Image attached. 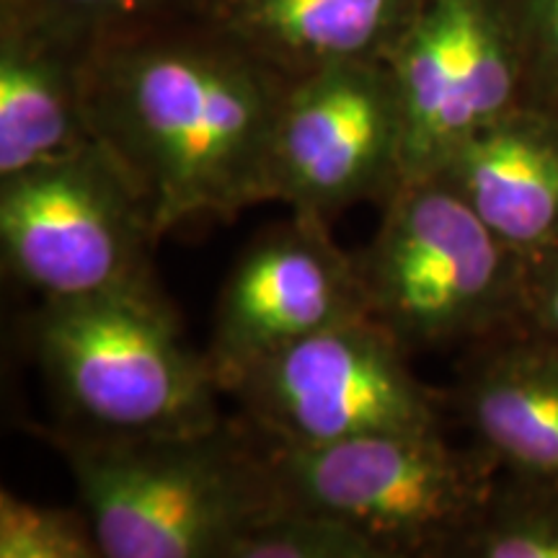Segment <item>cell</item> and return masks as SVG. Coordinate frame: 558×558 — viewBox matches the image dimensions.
Masks as SVG:
<instances>
[{
    "instance_id": "cell-1",
    "label": "cell",
    "mask_w": 558,
    "mask_h": 558,
    "mask_svg": "<svg viewBox=\"0 0 558 558\" xmlns=\"http://www.w3.org/2000/svg\"><path fill=\"white\" fill-rule=\"evenodd\" d=\"M288 86L205 13H184L96 41L88 122L160 241L269 202V148Z\"/></svg>"
},
{
    "instance_id": "cell-2",
    "label": "cell",
    "mask_w": 558,
    "mask_h": 558,
    "mask_svg": "<svg viewBox=\"0 0 558 558\" xmlns=\"http://www.w3.org/2000/svg\"><path fill=\"white\" fill-rule=\"evenodd\" d=\"M104 558H228L279 507L259 437L241 418L145 437L52 429Z\"/></svg>"
},
{
    "instance_id": "cell-3",
    "label": "cell",
    "mask_w": 558,
    "mask_h": 558,
    "mask_svg": "<svg viewBox=\"0 0 558 558\" xmlns=\"http://www.w3.org/2000/svg\"><path fill=\"white\" fill-rule=\"evenodd\" d=\"M29 344L60 414L86 437H145L222 422L205 352H194L158 288L45 300Z\"/></svg>"
},
{
    "instance_id": "cell-4",
    "label": "cell",
    "mask_w": 558,
    "mask_h": 558,
    "mask_svg": "<svg viewBox=\"0 0 558 558\" xmlns=\"http://www.w3.org/2000/svg\"><path fill=\"white\" fill-rule=\"evenodd\" d=\"M354 264L367 318L409 354L522 329L527 259L439 173L401 181Z\"/></svg>"
},
{
    "instance_id": "cell-5",
    "label": "cell",
    "mask_w": 558,
    "mask_h": 558,
    "mask_svg": "<svg viewBox=\"0 0 558 558\" xmlns=\"http://www.w3.org/2000/svg\"><path fill=\"white\" fill-rule=\"evenodd\" d=\"M262 448L279 507L341 520L383 558H458L497 486L486 458L442 429Z\"/></svg>"
},
{
    "instance_id": "cell-6",
    "label": "cell",
    "mask_w": 558,
    "mask_h": 558,
    "mask_svg": "<svg viewBox=\"0 0 558 558\" xmlns=\"http://www.w3.org/2000/svg\"><path fill=\"white\" fill-rule=\"evenodd\" d=\"M148 209L99 143L0 179V251L13 282L45 300L158 288Z\"/></svg>"
},
{
    "instance_id": "cell-7",
    "label": "cell",
    "mask_w": 558,
    "mask_h": 558,
    "mask_svg": "<svg viewBox=\"0 0 558 558\" xmlns=\"http://www.w3.org/2000/svg\"><path fill=\"white\" fill-rule=\"evenodd\" d=\"M407 357L375 320L354 318L271 354L226 396L239 403L241 422L275 448L442 429V401Z\"/></svg>"
},
{
    "instance_id": "cell-8",
    "label": "cell",
    "mask_w": 558,
    "mask_h": 558,
    "mask_svg": "<svg viewBox=\"0 0 558 558\" xmlns=\"http://www.w3.org/2000/svg\"><path fill=\"white\" fill-rule=\"evenodd\" d=\"M403 181V114L386 62L290 81L271 135L269 202L324 222L386 202Z\"/></svg>"
},
{
    "instance_id": "cell-9",
    "label": "cell",
    "mask_w": 558,
    "mask_h": 558,
    "mask_svg": "<svg viewBox=\"0 0 558 558\" xmlns=\"http://www.w3.org/2000/svg\"><path fill=\"white\" fill-rule=\"evenodd\" d=\"M386 65L403 114V179L439 171L478 130L525 107L501 0H427Z\"/></svg>"
},
{
    "instance_id": "cell-10",
    "label": "cell",
    "mask_w": 558,
    "mask_h": 558,
    "mask_svg": "<svg viewBox=\"0 0 558 558\" xmlns=\"http://www.w3.org/2000/svg\"><path fill=\"white\" fill-rule=\"evenodd\" d=\"M365 316L354 256L331 241L329 222L292 213L262 230L228 271L205 354L226 396L271 354Z\"/></svg>"
},
{
    "instance_id": "cell-11",
    "label": "cell",
    "mask_w": 558,
    "mask_h": 558,
    "mask_svg": "<svg viewBox=\"0 0 558 558\" xmlns=\"http://www.w3.org/2000/svg\"><path fill=\"white\" fill-rule=\"evenodd\" d=\"M450 403L497 478L558 488V344L514 329L465 349Z\"/></svg>"
},
{
    "instance_id": "cell-12",
    "label": "cell",
    "mask_w": 558,
    "mask_h": 558,
    "mask_svg": "<svg viewBox=\"0 0 558 558\" xmlns=\"http://www.w3.org/2000/svg\"><path fill=\"white\" fill-rule=\"evenodd\" d=\"M96 41L0 0V179L96 143L86 73Z\"/></svg>"
},
{
    "instance_id": "cell-13",
    "label": "cell",
    "mask_w": 558,
    "mask_h": 558,
    "mask_svg": "<svg viewBox=\"0 0 558 558\" xmlns=\"http://www.w3.org/2000/svg\"><path fill=\"white\" fill-rule=\"evenodd\" d=\"M435 173L527 262L558 243V117L512 109Z\"/></svg>"
},
{
    "instance_id": "cell-14",
    "label": "cell",
    "mask_w": 558,
    "mask_h": 558,
    "mask_svg": "<svg viewBox=\"0 0 558 558\" xmlns=\"http://www.w3.org/2000/svg\"><path fill=\"white\" fill-rule=\"evenodd\" d=\"M427 0H207L199 13L282 78L386 62Z\"/></svg>"
},
{
    "instance_id": "cell-15",
    "label": "cell",
    "mask_w": 558,
    "mask_h": 558,
    "mask_svg": "<svg viewBox=\"0 0 558 558\" xmlns=\"http://www.w3.org/2000/svg\"><path fill=\"white\" fill-rule=\"evenodd\" d=\"M458 558H558V488L497 478Z\"/></svg>"
},
{
    "instance_id": "cell-16",
    "label": "cell",
    "mask_w": 558,
    "mask_h": 558,
    "mask_svg": "<svg viewBox=\"0 0 558 558\" xmlns=\"http://www.w3.org/2000/svg\"><path fill=\"white\" fill-rule=\"evenodd\" d=\"M228 558H383L373 541L329 514L277 507L243 530Z\"/></svg>"
},
{
    "instance_id": "cell-17",
    "label": "cell",
    "mask_w": 558,
    "mask_h": 558,
    "mask_svg": "<svg viewBox=\"0 0 558 558\" xmlns=\"http://www.w3.org/2000/svg\"><path fill=\"white\" fill-rule=\"evenodd\" d=\"M0 558H104L94 522L78 507H54L0 492Z\"/></svg>"
},
{
    "instance_id": "cell-18",
    "label": "cell",
    "mask_w": 558,
    "mask_h": 558,
    "mask_svg": "<svg viewBox=\"0 0 558 558\" xmlns=\"http://www.w3.org/2000/svg\"><path fill=\"white\" fill-rule=\"evenodd\" d=\"M518 41L522 104L558 117V0H501Z\"/></svg>"
},
{
    "instance_id": "cell-19",
    "label": "cell",
    "mask_w": 558,
    "mask_h": 558,
    "mask_svg": "<svg viewBox=\"0 0 558 558\" xmlns=\"http://www.w3.org/2000/svg\"><path fill=\"white\" fill-rule=\"evenodd\" d=\"M90 41L197 13L199 0H13Z\"/></svg>"
},
{
    "instance_id": "cell-20",
    "label": "cell",
    "mask_w": 558,
    "mask_h": 558,
    "mask_svg": "<svg viewBox=\"0 0 558 558\" xmlns=\"http://www.w3.org/2000/svg\"><path fill=\"white\" fill-rule=\"evenodd\" d=\"M522 329L558 344V243L527 262Z\"/></svg>"
},
{
    "instance_id": "cell-21",
    "label": "cell",
    "mask_w": 558,
    "mask_h": 558,
    "mask_svg": "<svg viewBox=\"0 0 558 558\" xmlns=\"http://www.w3.org/2000/svg\"><path fill=\"white\" fill-rule=\"evenodd\" d=\"M205 3H207V0H199V11H202V9H205Z\"/></svg>"
}]
</instances>
